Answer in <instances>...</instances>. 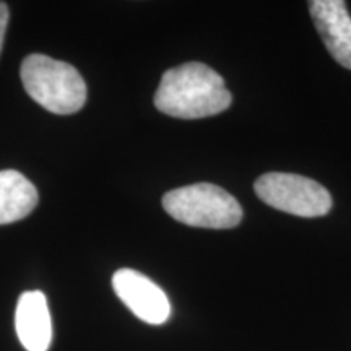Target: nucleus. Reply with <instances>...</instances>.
I'll list each match as a JSON object with an SVG mask.
<instances>
[{
    "label": "nucleus",
    "mask_w": 351,
    "mask_h": 351,
    "mask_svg": "<svg viewBox=\"0 0 351 351\" xmlns=\"http://www.w3.org/2000/svg\"><path fill=\"white\" fill-rule=\"evenodd\" d=\"M231 101L223 77L202 62L166 70L155 93L158 111L178 119L217 116L231 106Z\"/></svg>",
    "instance_id": "obj_1"
},
{
    "label": "nucleus",
    "mask_w": 351,
    "mask_h": 351,
    "mask_svg": "<svg viewBox=\"0 0 351 351\" xmlns=\"http://www.w3.org/2000/svg\"><path fill=\"white\" fill-rule=\"evenodd\" d=\"M20 75L26 93L46 111L67 116L85 106V80L67 62L44 54H32L21 64Z\"/></svg>",
    "instance_id": "obj_2"
},
{
    "label": "nucleus",
    "mask_w": 351,
    "mask_h": 351,
    "mask_svg": "<svg viewBox=\"0 0 351 351\" xmlns=\"http://www.w3.org/2000/svg\"><path fill=\"white\" fill-rule=\"evenodd\" d=\"M163 208L182 225L207 230H231L243 219L239 202L225 189L208 182L169 191L163 197Z\"/></svg>",
    "instance_id": "obj_3"
},
{
    "label": "nucleus",
    "mask_w": 351,
    "mask_h": 351,
    "mask_svg": "<svg viewBox=\"0 0 351 351\" xmlns=\"http://www.w3.org/2000/svg\"><path fill=\"white\" fill-rule=\"evenodd\" d=\"M254 191L263 204L295 217L317 218L332 208L330 192L306 176L267 173L257 179Z\"/></svg>",
    "instance_id": "obj_4"
},
{
    "label": "nucleus",
    "mask_w": 351,
    "mask_h": 351,
    "mask_svg": "<svg viewBox=\"0 0 351 351\" xmlns=\"http://www.w3.org/2000/svg\"><path fill=\"white\" fill-rule=\"evenodd\" d=\"M116 295L140 320L161 326L171 315V304L166 293L148 276L132 269H121L112 276Z\"/></svg>",
    "instance_id": "obj_5"
},
{
    "label": "nucleus",
    "mask_w": 351,
    "mask_h": 351,
    "mask_svg": "<svg viewBox=\"0 0 351 351\" xmlns=\"http://www.w3.org/2000/svg\"><path fill=\"white\" fill-rule=\"evenodd\" d=\"M309 12L330 56L351 70V16L343 0H314Z\"/></svg>",
    "instance_id": "obj_6"
},
{
    "label": "nucleus",
    "mask_w": 351,
    "mask_h": 351,
    "mask_svg": "<svg viewBox=\"0 0 351 351\" xmlns=\"http://www.w3.org/2000/svg\"><path fill=\"white\" fill-rule=\"evenodd\" d=\"M15 328L26 351L49 350L52 320L44 293L26 291L20 296L15 313Z\"/></svg>",
    "instance_id": "obj_7"
},
{
    "label": "nucleus",
    "mask_w": 351,
    "mask_h": 351,
    "mask_svg": "<svg viewBox=\"0 0 351 351\" xmlns=\"http://www.w3.org/2000/svg\"><path fill=\"white\" fill-rule=\"evenodd\" d=\"M38 189L15 169L0 171V226L28 217L36 208Z\"/></svg>",
    "instance_id": "obj_8"
},
{
    "label": "nucleus",
    "mask_w": 351,
    "mask_h": 351,
    "mask_svg": "<svg viewBox=\"0 0 351 351\" xmlns=\"http://www.w3.org/2000/svg\"><path fill=\"white\" fill-rule=\"evenodd\" d=\"M7 25H8V7L5 2H0V52H2L3 39H5Z\"/></svg>",
    "instance_id": "obj_9"
}]
</instances>
